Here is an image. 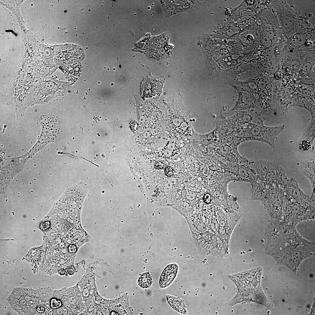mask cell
<instances>
[{
  "label": "cell",
  "mask_w": 315,
  "mask_h": 315,
  "mask_svg": "<svg viewBox=\"0 0 315 315\" xmlns=\"http://www.w3.org/2000/svg\"><path fill=\"white\" fill-rule=\"evenodd\" d=\"M314 253L315 248L292 243L278 252L275 259L279 264L295 268L298 267L303 260L313 255Z\"/></svg>",
  "instance_id": "2"
},
{
  "label": "cell",
  "mask_w": 315,
  "mask_h": 315,
  "mask_svg": "<svg viewBox=\"0 0 315 315\" xmlns=\"http://www.w3.org/2000/svg\"><path fill=\"white\" fill-rule=\"evenodd\" d=\"M77 250V247L75 244H70L68 247V250L71 253H75Z\"/></svg>",
  "instance_id": "10"
},
{
  "label": "cell",
  "mask_w": 315,
  "mask_h": 315,
  "mask_svg": "<svg viewBox=\"0 0 315 315\" xmlns=\"http://www.w3.org/2000/svg\"><path fill=\"white\" fill-rule=\"evenodd\" d=\"M162 84L155 78L149 77L143 82L141 87L142 95L146 97H151L161 93Z\"/></svg>",
  "instance_id": "4"
},
{
  "label": "cell",
  "mask_w": 315,
  "mask_h": 315,
  "mask_svg": "<svg viewBox=\"0 0 315 315\" xmlns=\"http://www.w3.org/2000/svg\"><path fill=\"white\" fill-rule=\"evenodd\" d=\"M67 274L70 275H73L75 272V269L74 266H71L68 268L67 270Z\"/></svg>",
  "instance_id": "13"
},
{
  "label": "cell",
  "mask_w": 315,
  "mask_h": 315,
  "mask_svg": "<svg viewBox=\"0 0 315 315\" xmlns=\"http://www.w3.org/2000/svg\"><path fill=\"white\" fill-rule=\"evenodd\" d=\"M296 225L284 220L271 219L266 232V248H270L288 242L295 241L315 248V242L308 241L300 235Z\"/></svg>",
  "instance_id": "1"
},
{
  "label": "cell",
  "mask_w": 315,
  "mask_h": 315,
  "mask_svg": "<svg viewBox=\"0 0 315 315\" xmlns=\"http://www.w3.org/2000/svg\"><path fill=\"white\" fill-rule=\"evenodd\" d=\"M194 194V193L192 191L188 192L187 194V197L188 198L189 200H193L195 197Z\"/></svg>",
  "instance_id": "14"
},
{
  "label": "cell",
  "mask_w": 315,
  "mask_h": 315,
  "mask_svg": "<svg viewBox=\"0 0 315 315\" xmlns=\"http://www.w3.org/2000/svg\"><path fill=\"white\" fill-rule=\"evenodd\" d=\"M203 199L206 203L207 204L210 203L211 200V195L208 193L205 194L203 198Z\"/></svg>",
  "instance_id": "12"
},
{
  "label": "cell",
  "mask_w": 315,
  "mask_h": 315,
  "mask_svg": "<svg viewBox=\"0 0 315 315\" xmlns=\"http://www.w3.org/2000/svg\"><path fill=\"white\" fill-rule=\"evenodd\" d=\"M178 266L173 264L168 266L164 270L160 282L161 288H164L168 287L175 278L178 271Z\"/></svg>",
  "instance_id": "6"
},
{
  "label": "cell",
  "mask_w": 315,
  "mask_h": 315,
  "mask_svg": "<svg viewBox=\"0 0 315 315\" xmlns=\"http://www.w3.org/2000/svg\"><path fill=\"white\" fill-rule=\"evenodd\" d=\"M59 273L61 275H64L65 273V270L64 269L62 268L59 271Z\"/></svg>",
  "instance_id": "15"
},
{
  "label": "cell",
  "mask_w": 315,
  "mask_h": 315,
  "mask_svg": "<svg viewBox=\"0 0 315 315\" xmlns=\"http://www.w3.org/2000/svg\"><path fill=\"white\" fill-rule=\"evenodd\" d=\"M138 282L139 286L143 288H149L152 283V280L150 275L149 273L143 274L139 278Z\"/></svg>",
  "instance_id": "7"
},
{
  "label": "cell",
  "mask_w": 315,
  "mask_h": 315,
  "mask_svg": "<svg viewBox=\"0 0 315 315\" xmlns=\"http://www.w3.org/2000/svg\"><path fill=\"white\" fill-rule=\"evenodd\" d=\"M165 173L166 175L168 177H172L173 175V169L170 167H167L166 168Z\"/></svg>",
  "instance_id": "11"
},
{
  "label": "cell",
  "mask_w": 315,
  "mask_h": 315,
  "mask_svg": "<svg viewBox=\"0 0 315 315\" xmlns=\"http://www.w3.org/2000/svg\"><path fill=\"white\" fill-rule=\"evenodd\" d=\"M62 304L60 300L53 298L52 299L50 302V306L53 309H56L61 306Z\"/></svg>",
  "instance_id": "8"
},
{
  "label": "cell",
  "mask_w": 315,
  "mask_h": 315,
  "mask_svg": "<svg viewBox=\"0 0 315 315\" xmlns=\"http://www.w3.org/2000/svg\"><path fill=\"white\" fill-rule=\"evenodd\" d=\"M165 8L170 15L191 10L196 5V1H166Z\"/></svg>",
  "instance_id": "5"
},
{
  "label": "cell",
  "mask_w": 315,
  "mask_h": 315,
  "mask_svg": "<svg viewBox=\"0 0 315 315\" xmlns=\"http://www.w3.org/2000/svg\"><path fill=\"white\" fill-rule=\"evenodd\" d=\"M50 226V223L49 221L41 223L40 226V227L41 230L43 231H45L48 230Z\"/></svg>",
  "instance_id": "9"
},
{
  "label": "cell",
  "mask_w": 315,
  "mask_h": 315,
  "mask_svg": "<svg viewBox=\"0 0 315 315\" xmlns=\"http://www.w3.org/2000/svg\"><path fill=\"white\" fill-rule=\"evenodd\" d=\"M292 204L283 211V220L297 225L302 222L314 219V210L310 206Z\"/></svg>",
  "instance_id": "3"
}]
</instances>
